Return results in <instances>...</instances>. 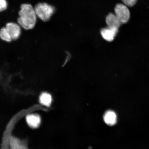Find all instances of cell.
Masks as SVG:
<instances>
[{
	"label": "cell",
	"instance_id": "12",
	"mask_svg": "<svg viewBox=\"0 0 149 149\" xmlns=\"http://www.w3.org/2000/svg\"><path fill=\"white\" fill-rule=\"evenodd\" d=\"M124 4L127 6L132 7L137 3V0H122Z\"/></svg>",
	"mask_w": 149,
	"mask_h": 149
},
{
	"label": "cell",
	"instance_id": "11",
	"mask_svg": "<svg viewBox=\"0 0 149 149\" xmlns=\"http://www.w3.org/2000/svg\"><path fill=\"white\" fill-rule=\"evenodd\" d=\"M0 36L2 40L5 42H10L12 40L6 27H3L1 29L0 32Z\"/></svg>",
	"mask_w": 149,
	"mask_h": 149
},
{
	"label": "cell",
	"instance_id": "3",
	"mask_svg": "<svg viewBox=\"0 0 149 149\" xmlns=\"http://www.w3.org/2000/svg\"><path fill=\"white\" fill-rule=\"evenodd\" d=\"M115 14L121 24H125L129 21L130 13L127 6L118 3L115 8Z\"/></svg>",
	"mask_w": 149,
	"mask_h": 149
},
{
	"label": "cell",
	"instance_id": "4",
	"mask_svg": "<svg viewBox=\"0 0 149 149\" xmlns=\"http://www.w3.org/2000/svg\"><path fill=\"white\" fill-rule=\"evenodd\" d=\"M118 31V29L108 27L102 29L100 33L104 40L108 42H111L114 40Z\"/></svg>",
	"mask_w": 149,
	"mask_h": 149
},
{
	"label": "cell",
	"instance_id": "10",
	"mask_svg": "<svg viewBox=\"0 0 149 149\" xmlns=\"http://www.w3.org/2000/svg\"><path fill=\"white\" fill-rule=\"evenodd\" d=\"M39 101L42 105L49 107L52 102L51 95L47 93H42L39 97Z\"/></svg>",
	"mask_w": 149,
	"mask_h": 149
},
{
	"label": "cell",
	"instance_id": "5",
	"mask_svg": "<svg viewBox=\"0 0 149 149\" xmlns=\"http://www.w3.org/2000/svg\"><path fill=\"white\" fill-rule=\"evenodd\" d=\"M7 31L12 38V40H16L19 37L21 30L19 25L13 23H9L6 25Z\"/></svg>",
	"mask_w": 149,
	"mask_h": 149
},
{
	"label": "cell",
	"instance_id": "13",
	"mask_svg": "<svg viewBox=\"0 0 149 149\" xmlns=\"http://www.w3.org/2000/svg\"><path fill=\"white\" fill-rule=\"evenodd\" d=\"M7 6L6 0H0V10L1 12L5 10Z\"/></svg>",
	"mask_w": 149,
	"mask_h": 149
},
{
	"label": "cell",
	"instance_id": "1",
	"mask_svg": "<svg viewBox=\"0 0 149 149\" xmlns=\"http://www.w3.org/2000/svg\"><path fill=\"white\" fill-rule=\"evenodd\" d=\"M17 21L19 25L26 30L34 28L36 22V14L35 9L29 4H23L19 12Z\"/></svg>",
	"mask_w": 149,
	"mask_h": 149
},
{
	"label": "cell",
	"instance_id": "9",
	"mask_svg": "<svg viewBox=\"0 0 149 149\" xmlns=\"http://www.w3.org/2000/svg\"><path fill=\"white\" fill-rule=\"evenodd\" d=\"M103 117L104 122L108 125L113 126L116 124L117 115L114 111L109 110L106 111Z\"/></svg>",
	"mask_w": 149,
	"mask_h": 149
},
{
	"label": "cell",
	"instance_id": "8",
	"mask_svg": "<svg viewBox=\"0 0 149 149\" xmlns=\"http://www.w3.org/2000/svg\"><path fill=\"white\" fill-rule=\"evenodd\" d=\"M106 22L108 27L118 29L121 23L115 14L111 13L108 15L106 18Z\"/></svg>",
	"mask_w": 149,
	"mask_h": 149
},
{
	"label": "cell",
	"instance_id": "2",
	"mask_svg": "<svg viewBox=\"0 0 149 149\" xmlns=\"http://www.w3.org/2000/svg\"><path fill=\"white\" fill-rule=\"evenodd\" d=\"M37 16L44 22L50 19L55 12L53 6L46 3H40L35 6L34 8Z\"/></svg>",
	"mask_w": 149,
	"mask_h": 149
},
{
	"label": "cell",
	"instance_id": "6",
	"mask_svg": "<svg viewBox=\"0 0 149 149\" xmlns=\"http://www.w3.org/2000/svg\"><path fill=\"white\" fill-rule=\"evenodd\" d=\"M26 120L28 125L33 128L38 127L41 122L40 116L37 114L28 115L26 117Z\"/></svg>",
	"mask_w": 149,
	"mask_h": 149
},
{
	"label": "cell",
	"instance_id": "7",
	"mask_svg": "<svg viewBox=\"0 0 149 149\" xmlns=\"http://www.w3.org/2000/svg\"><path fill=\"white\" fill-rule=\"evenodd\" d=\"M10 144V149H29L25 141L14 137H11Z\"/></svg>",
	"mask_w": 149,
	"mask_h": 149
}]
</instances>
